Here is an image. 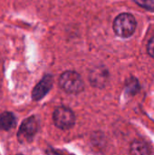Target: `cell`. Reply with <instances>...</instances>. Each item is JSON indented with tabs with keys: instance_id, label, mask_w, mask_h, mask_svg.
Instances as JSON below:
<instances>
[{
	"instance_id": "1",
	"label": "cell",
	"mask_w": 154,
	"mask_h": 155,
	"mask_svg": "<svg viewBox=\"0 0 154 155\" xmlns=\"http://www.w3.org/2000/svg\"><path fill=\"white\" fill-rule=\"evenodd\" d=\"M60 87L68 94H78L84 90V84L79 74L74 71L63 73L59 79Z\"/></svg>"
},
{
	"instance_id": "2",
	"label": "cell",
	"mask_w": 154,
	"mask_h": 155,
	"mask_svg": "<svg viewBox=\"0 0 154 155\" xmlns=\"http://www.w3.org/2000/svg\"><path fill=\"white\" fill-rule=\"evenodd\" d=\"M136 20L131 14L123 13L119 15L113 22V30L121 37H130L135 31Z\"/></svg>"
},
{
	"instance_id": "3",
	"label": "cell",
	"mask_w": 154,
	"mask_h": 155,
	"mask_svg": "<svg viewBox=\"0 0 154 155\" xmlns=\"http://www.w3.org/2000/svg\"><path fill=\"white\" fill-rule=\"evenodd\" d=\"M53 119L56 127L62 130L72 128L75 123V116L74 112L64 106H60L54 110Z\"/></svg>"
},
{
	"instance_id": "4",
	"label": "cell",
	"mask_w": 154,
	"mask_h": 155,
	"mask_svg": "<svg viewBox=\"0 0 154 155\" xmlns=\"http://www.w3.org/2000/svg\"><path fill=\"white\" fill-rule=\"evenodd\" d=\"M38 129L37 121L34 117L25 119L18 131V139L20 142H30L35 135Z\"/></svg>"
},
{
	"instance_id": "5",
	"label": "cell",
	"mask_w": 154,
	"mask_h": 155,
	"mask_svg": "<svg viewBox=\"0 0 154 155\" xmlns=\"http://www.w3.org/2000/svg\"><path fill=\"white\" fill-rule=\"evenodd\" d=\"M52 85H53V76L50 74L44 75L43 79L34 88L33 94H32L33 99L35 101H38L44 98L50 91Z\"/></svg>"
},
{
	"instance_id": "6",
	"label": "cell",
	"mask_w": 154,
	"mask_h": 155,
	"mask_svg": "<svg viewBox=\"0 0 154 155\" xmlns=\"http://www.w3.org/2000/svg\"><path fill=\"white\" fill-rule=\"evenodd\" d=\"M108 81V72L103 67L94 68L90 74V82L94 87H104Z\"/></svg>"
},
{
	"instance_id": "7",
	"label": "cell",
	"mask_w": 154,
	"mask_h": 155,
	"mask_svg": "<svg viewBox=\"0 0 154 155\" xmlns=\"http://www.w3.org/2000/svg\"><path fill=\"white\" fill-rule=\"evenodd\" d=\"M15 123V117L11 112H4L0 115V129L4 131H9L14 128Z\"/></svg>"
},
{
	"instance_id": "8",
	"label": "cell",
	"mask_w": 154,
	"mask_h": 155,
	"mask_svg": "<svg viewBox=\"0 0 154 155\" xmlns=\"http://www.w3.org/2000/svg\"><path fill=\"white\" fill-rule=\"evenodd\" d=\"M151 151L148 144L143 141H134L130 149V155H150Z\"/></svg>"
},
{
	"instance_id": "9",
	"label": "cell",
	"mask_w": 154,
	"mask_h": 155,
	"mask_svg": "<svg viewBox=\"0 0 154 155\" xmlns=\"http://www.w3.org/2000/svg\"><path fill=\"white\" fill-rule=\"evenodd\" d=\"M136 4L141 5L142 7L148 9V10H154V0H134Z\"/></svg>"
},
{
	"instance_id": "10",
	"label": "cell",
	"mask_w": 154,
	"mask_h": 155,
	"mask_svg": "<svg viewBox=\"0 0 154 155\" xmlns=\"http://www.w3.org/2000/svg\"><path fill=\"white\" fill-rule=\"evenodd\" d=\"M147 50H148V54L154 58V36L149 41L147 45Z\"/></svg>"
},
{
	"instance_id": "11",
	"label": "cell",
	"mask_w": 154,
	"mask_h": 155,
	"mask_svg": "<svg viewBox=\"0 0 154 155\" xmlns=\"http://www.w3.org/2000/svg\"><path fill=\"white\" fill-rule=\"evenodd\" d=\"M18 155H22V154H18Z\"/></svg>"
}]
</instances>
